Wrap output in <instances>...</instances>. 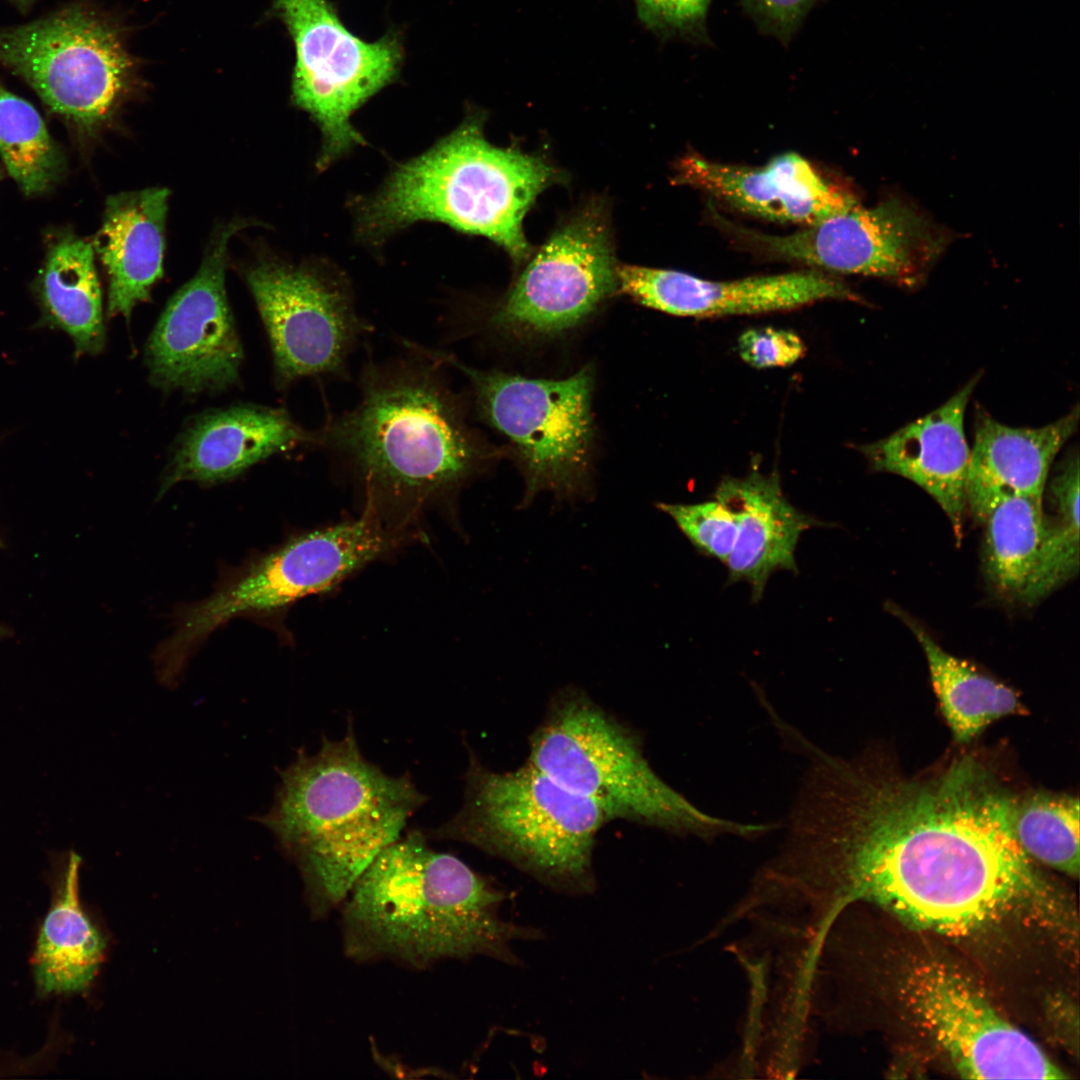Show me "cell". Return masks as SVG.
I'll list each match as a JSON object with an SVG mask.
<instances>
[{
	"mask_svg": "<svg viewBox=\"0 0 1080 1080\" xmlns=\"http://www.w3.org/2000/svg\"><path fill=\"white\" fill-rule=\"evenodd\" d=\"M1050 490L1058 517L1049 521L1039 564L1024 603L1033 604L1073 578L1079 570V456L1070 451Z\"/></svg>",
	"mask_w": 1080,
	"mask_h": 1080,
	"instance_id": "cell-30",
	"label": "cell"
},
{
	"mask_svg": "<svg viewBox=\"0 0 1080 1080\" xmlns=\"http://www.w3.org/2000/svg\"><path fill=\"white\" fill-rule=\"evenodd\" d=\"M265 324L275 369L289 384L304 377H347V362L368 322L343 283L322 273L261 264L247 275Z\"/></svg>",
	"mask_w": 1080,
	"mask_h": 1080,
	"instance_id": "cell-15",
	"label": "cell"
},
{
	"mask_svg": "<svg viewBox=\"0 0 1080 1080\" xmlns=\"http://www.w3.org/2000/svg\"><path fill=\"white\" fill-rule=\"evenodd\" d=\"M1079 800L1066 794L1017 798L1012 825L1026 854L1069 876L1079 873Z\"/></svg>",
	"mask_w": 1080,
	"mask_h": 1080,
	"instance_id": "cell-29",
	"label": "cell"
},
{
	"mask_svg": "<svg viewBox=\"0 0 1080 1080\" xmlns=\"http://www.w3.org/2000/svg\"><path fill=\"white\" fill-rule=\"evenodd\" d=\"M474 113L430 150L393 171L358 208L362 235L382 238L421 220L445 223L502 246L516 261L530 254L522 223L554 169L541 158L486 141Z\"/></svg>",
	"mask_w": 1080,
	"mask_h": 1080,
	"instance_id": "cell-5",
	"label": "cell"
},
{
	"mask_svg": "<svg viewBox=\"0 0 1080 1080\" xmlns=\"http://www.w3.org/2000/svg\"><path fill=\"white\" fill-rule=\"evenodd\" d=\"M0 65L83 131L112 114L135 76L118 25L80 1L25 24L1 26Z\"/></svg>",
	"mask_w": 1080,
	"mask_h": 1080,
	"instance_id": "cell-9",
	"label": "cell"
},
{
	"mask_svg": "<svg viewBox=\"0 0 1080 1080\" xmlns=\"http://www.w3.org/2000/svg\"><path fill=\"white\" fill-rule=\"evenodd\" d=\"M0 546H1V541H0Z\"/></svg>",
	"mask_w": 1080,
	"mask_h": 1080,
	"instance_id": "cell-36",
	"label": "cell"
},
{
	"mask_svg": "<svg viewBox=\"0 0 1080 1080\" xmlns=\"http://www.w3.org/2000/svg\"><path fill=\"white\" fill-rule=\"evenodd\" d=\"M38 296L42 320L71 338L76 355L103 349L102 298L91 244L72 234L58 237L40 272Z\"/></svg>",
	"mask_w": 1080,
	"mask_h": 1080,
	"instance_id": "cell-25",
	"label": "cell"
},
{
	"mask_svg": "<svg viewBox=\"0 0 1080 1080\" xmlns=\"http://www.w3.org/2000/svg\"><path fill=\"white\" fill-rule=\"evenodd\" d=\"M0 177H1V174H0Z\"/></svg>",
	"mask_w": 1080,
	"mask_h": 1080,
	"instance_id": "cell-37",
	"label": "cell"
},
{
	"mask_svg": "<svg viewBox=\"0 0 1080 1080\" xmlns=\"http://www.w3.org/2000/svg\"><path fill=\"white\" fill-rule=\"evenodd\" d=\"M433 354L469 380L481 416L514 447L526 489L522 505L541 491L578 499L588 483L592 438L591 369L560 380L477 370L448 352Z\"/></svg>",
	"mask_w": 1080,
	"mask_h": 1080,
	"instance_id": "cell-10",
	"label": "cell"
},
{
	"mask_svg": "<svg viewBox=\"0 0 1080 1080\" xmlns=\"http://www.w3.org/2000/svg\"><path fill=\"white\" fill-rule=\"evenodd\" d=\"M984 570L1001 596L1024 603L1041 557L1049 520L1043 498L1006 492L992 503L983 523Z\"/></svg>",
	"mask_w": 1080,
	"mask_h": 1080,
	"instance_id": "cell-27",
	"label": "cell"
},
{
	"mask_svg": "<svg viewBox=\"0 0 1080 1080\" xmlns=\"http://www.w3.org/2000/svg\"><path fill=\"white\" fill-rule=\"evenodd\" d=\"M460 810L429 836L472 845L501 857L553 889L595 887L592 857L609 815L527 763L494 772L470 757Z\"/></svg>",
	"mask_w": 1080,
	"mask_h": 1080,
	"instance_id": "cell-7",
	"label": "cell"
},
{
	"mask_svg": "<svg viewBox=\"0 0 1080 1080\" xmlns=\"http://www.w3.org/2000/svg\"><path fill=\"white\" fill-rule=\"evenodd\" d=\"M676 170L680 183L740 212L804 227L858 202L852 192L826 180L806 158L793 152L780 154L760 167L688 154Z\"/></svg>",
	"mask_w": 1080,
	"mask_h": 1080,
	"instance_id": "cell-18",
	"label": "cell"
},
{
	"mask_svg": "<svg viewBox=\"0 0 1080 1080\" xmlns=\"http://www.w3.org/2000/svg\"><path fill=\"white\" fill-rule=\"evenodd\" d=\"M314 443V431L301 428L282 409L245 406L214 413L186 433L159 495L180 481L230 480L275 453Z\"/></svg>",
	"mask_w": 1080,
	"mask_h": 1080,
	"instance_id": "cell-21",
	"label": "cell"
},
{
	"mask_svg": "<svg viewBox=\"0 0 1080 1080\" xmlns=\"http://www.w3.org/2000/svg\"><path fill=\"white\" fill-rule=\"evenodd\" d=\"M616 266L605 210L591 203L539 249L490 324L526 337L566 330L617 291Z\"/></svg>",
	"mask_w": 1080,
	"mask_h": 1080,
	"instance_id": "cell-14",
	"label": "cell"
},
{
	"mask_svg": "<svg viewBox=\"0 0 1080 1080\" xmlns=\"http://www.w3.org/2000/svg\"><path fill=\"white\" fill-rule=\"evenodd\" d=\"M505 898L459 858L410 831L377 855L339 906L344 954L414 969L480 956L518 963L512 943L540 934L502 918Z\"/></svg>",
	"mask_w": 1080,
	"mask_h": 1080,
	"instance_id": "cell-3",
	"label": "cell"
},
{
	"mask_svg": "<svg viewBox=\"0 0 1080 1080\" xmlns=\"http://www.w3.org/2000/svg\"><path fill=\"white\" fill-rule=\"evenodd\" d=\"M230 226L213 241L198 273L169 301L146 348L154 383L187 392L237 380L242 347L225 293Z\"/></svg>",
	"mask_w": 1080,
	"mask_h": 1080,
	"instance_id": "cell-16",
	"label": "cell"
},
{
	"mask_svg": "<svg viewBox=\"0 0 1080 1080\" xmlns=\"http://www.w3.org/2000/svg\"><path fill=\"white\" fill-rule=\"evenodd\" d=\"M22 12L28 11L36 0H10Z\"/></svg>",
	"mask_w": 1080,
	"mask_h": 1080,
	"instance_id": "cell-35",
	"label": "cell"
},
{
	"mask_svg": "<svg viewBox=\"0 0 1080 1080\" xmlns=\"http://www.w3.org/2000/svg\"><path fill=\"white\" fill-rule=\"evenodd\" d=\"M616 277L617 291L683 317L767 314L825 300H859L846 284L816 269L714 281L676 270L617 265Z\"/></svg>",
	"mask_w": 1080,
	"mask_h": 1080,
	"instance_id": "cell-17",
	"label": "cell"
},
{
	"mask_svg": "<svg viewBox=\"0 0 1080 1080\" xmlns=\"http://www.w3.org/2000/svg\"><path fill=\"white\" fill-rule=\"evenodd\" d=\"M765 253L824 270L914 283L944 252V229L897 197L849 208L786 235L748 231Z\"/></svg>",
	"mask_w": 1080,
	"mask_h": 1080,
	"instance_id": "cell-13",
	"label": "cell"
},
{
	"mask_svg": "<svg viewBox=\"0 0 1080 1080\" xmlns=\"http://www.w3.org/2000/svg\"><path fill=\"white\" fill-rule=\"evenodd\" d=\"M1078 423V406L1039 428L1010 427L980 411L966 486L967 509L973 519L982 524L1002 493L1043 498L1051 465Z\"/></svg>",
	"mask_w": 1080,
	"mask_h": 1080,
	"instance_id": "cell-22",
	"label": "cell"
},
{
	"mask_svg": "<svg viewBox=\"0 0 1080 1080\" xmlns=\"http://www.w3.org/2000/svg\"><path fill=\"white\" fill-rule=\"evenodd\" d=\"M529 764L573 793L625 819L677 835L710 840L753 838L773 824H750L707 814L650 766L638 738L587 695L557 696L530 740Z\"/></svg>",
	"mask_w": 1080,
	"mask_h": 1080,
	"instance_id": "cell-6",
	"label": "cell"
},
{
	"mask_svg": "<svg viewBox=\"0 0 1080 1080\" xmlns=\"http://www.w3.org/2000/svg\"><path fill=\"white\" fill-rule=\"evenodd\" d=\"M694 546L707 557L726 563L736 540L738 518L725 503L713 498L698 503H657Z\"/></svg>",
	"mask_w": 1080,
	"mask_h": 1080,
	"instance_id": "cell-31",
	"label": "cell"
},
{
	"mask_svg": "<svg viewBox=\"0 0 1080 1080\" xmlns=\"http://www.w3.org/2000/svg\"><path fill=\"white\" fill-rule=\"evenodd\" d=\"M400 532L374 512L303 533L234 568L207 598L175 615L171 647L192 655L207 637L242 616L266 618L308 595L335 587L401 544Z\"/></svg>",
	"mask_w": 1080,
	"mask_h": 1080,
	"instance_id": "cell-8",
	"label": "cell"
},
{
	"mask_svg": "<svg viewBox=\"0 0 1080 1080\" xmlns=\"http://www.w3.org/2000/svg\"><path fill=\"white\" fill-rule=\"evenodd\" d=\"M0 154L27 195L46 191L63 172V155L38 111L1 82Z\"/></svg>",
	"mask_w": 1080,
	"mask_h": 1080,
	"instance_id": "cell-28",
	"label": "cell"
},
{
	"mask_svg": "<svg viewBox=\"0 0 1080 1080\" xmlns=\"http://www.w3.org/2000/svg\"><path fill=\"white\" fill-rule=\"evenodd\" d=\"M81 857L70 852L60 873L33 957L37 992L42 996L85 990L93 981L105 941L79 900Z\"/></svg>",
	"mask_w": 1080,
	"mask_h": 1080,
	"instance_id": "cell-24",
	"label": "cell"
},
{
	"mask_svg": "<svg viewBox=\"0 0 1080 1080\" xmlns=\"http://www.w3.org/2000/svg\"><path fill=\"white\" fill-rule=\"evenodd\" d=\"M712 0H636L641 24L661 39L706 40Z\"/></svg>",
	"mask_w": 1080,
	"mask_h": 1080,
	"instance_id": "cell-32",
	"label": "cell"
},
{
	"mask_svg": "<svg viewBox=\"0 0 1080 1080\" xmlns=\"http://www.w3.org/2000/svg\"><path fill=\"white\" fill-rule=\"evenodd\" d=\"M168 196L165 188H149L106 202L95 247L108 275L109 316L128 318L162 276Z\"/></svg>",
	"mask_w": 1080,
	"mask_h": 1080,
	"instance_id": "cell-23",
	"label": "cell"
},
{
	"mask_svg": "<svg viewBox=\"0 0 1080 1080\" xmlns=\"http://www.w3.org/2000/svg\"><path fill=\"white\" fill-rule=\"evenodd\" d=\"M425 802L408 774H386L367 760L349 727L340 740L323 737L312 755L298 751L257 819L298 866L310 911L321 919Z\"/></svg>",
	"mask_w": 1080,
	"mask_h": 1080,
	"instance_id": "cell-4",
	"label": "cell"
},
{
	"mask_svg": "<svg viewBox=\"0 0 1080 1080\" xmlns=\"http://www.w3.org/2000/svg\"><path fill=\"white\" fill-rule=\"evenodd\" d=\"M714 497L738 518L733 549L725 563L728 582H745L759 601L777 571L797 573L795 552L802 534L825 525L798 510L784 496L776 473L752 471L746 477L723 479Z\"/></svg>",
	"mask_w": 1080,
	"mask_h": 1080,
	"instance_id": "cell-20",
	"label": "cell"
},
{
	"mask_svg": "<svg viewBox=\"0 0 1080 1080\" xmlns=\"http://www.w3.org/2000/svg\"><path fill=\"white\" fill-rule=\"evenodd\" d=\"M740 357L758 369L794 364L806 353L803 340L790 330L761 327L748 329L737 341Z\"/></svg>",
	"mask_w": 1080,
	"mask_h": 1080,
	"instance_id": "cell-33",
	"label": "cell"
},
{
	"mask_svg": "<svg viewBox=\"0 0 1080 1080\" xmlns=\"http://www.w3.org/2000/svg\"><path fill=\"white\" fill-rule=\"evenodd\" d=\"M403 344L405 356L363 367L358 402L314 431V447L349 471L365 509L405 532L421 509L472 477L484 455L447 365L430 348Z\"/></svg>",
	"mask_w": 1080,
	"mask_h": 1080,
	"instance_id": "cell-2",
	"label": "cell"
},
{
	"mask_svg": "<svg viewBox=\"0 0 1080 1080\" xmlns=\"http://www.w3.org/2000/svg\"><path fill=\"white\" fill-rule=\"evenodd\" d=\"M980 374L937 409L860 448L876 471L900 475L925 490L949 518L958 543L965 512L970 448L964 417Z\"/></svg>",
	"mask_w": 1080,
	"mask_h": 1080,
	"instance_id": "cell-19",
	"label": "cell"
},
{
	"mask_svg": "<svg viewBox=\"0 0 1080 1080\" xmlns=\"http://www.w3.org/2000/svg\"><path fill=\"white\" fill-rule=\"evenodd\" d=\"M1016 799L970 756L909 778L871 752L826 753L788 834L813 891L873 902L914 928L968 937L1011 916L1053 923L1057 894L1016 839Z\"/></svg>",
	"mask_w": 1080,
	"mask_h": 1080,
	"instance_id": "cell-1",
	"label": "cell"
},
{
	"mask_svg": "<svg viewBox=\"0 0 1080 1080\" xmlns=\"http://www.w3.org/2000/svg\"><path fill=\"white\" fill-rule=\"evenodd\" d=\"M273 3L295 45L293 99L320 127L319 163L326 166L361 142L351 116L396 77L402 45L392 34L374 42L358 38L326 0Z\"/></svg>",
	"mask_w": 1080,
	"mask_h": 1080,
	"instance_id": "cell-11",
	"label": "cell"
},
{
	"mask_svg": "<svg viewBox=\"0 0 1080 1080\" xmlns=\"http://www.w3.org/2000/svg\"><path fill=\"white\" fill-rule=\"evenodd\" d=\"M915 1024L973 1079H1061L1065 1075L960 970L935 959L912 963L899 983Z\"/></svg>",
	"mask_w": 1080,
	"mask_h": 1080,
	"instance_id": "cell-12",
	"label": "cell"
},
{
	"mask_svg": "<svg viewBox=\"0 0 1080 1080\" xmlns=\"http://www.w3.org/2000/svg\"><path fill=\"white\" fill-rule=\"evenodd\" d=\"M906 624L927 659L931 683L942 713L959 743L975 738L990 723L1021 712L1017 694L942 649L929 633L897 606H889Z\"/></svg>",
	"mask_w": 1080,
	"mask_h": 1080,
	"instance_id": "cell-26",
	"label": "cell"
},
{
	"mask_svg": "<svg viewBox=\"0 0 1080 1080\" xmlns=\"http://www.w3.org/2000/svg\"><path fill=\"white\" fill-rule=\"evenodd\" d=\"M818 0H742L743 7L762 32L783 43L791 40Z\"/></svg>",
	"mask_w": 1080,
	"mask_h": 1080,
	"instance_id": "cell-34",
	"label": "cell"
}]
</instances>
